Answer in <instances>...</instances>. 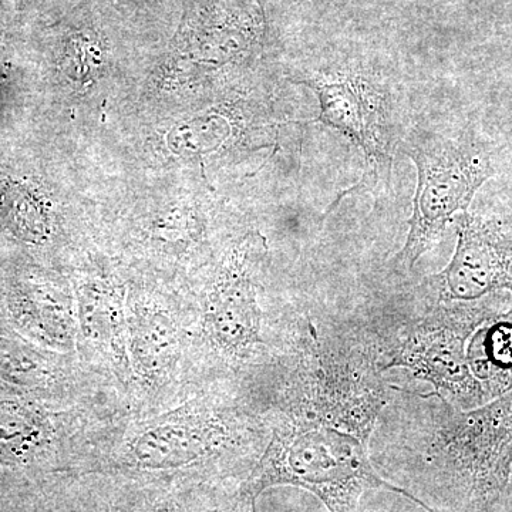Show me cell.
Listing matches in <instances>:
<instances>
[{
  "label": "cell",
  "instance_id": "1",
  "mask_svg": "<svg viewBox=\"0 0 512 512\" xmlns=\"http://www.w3.org/2000/svg\"><path fill=\"white\" fill-rule=\"evenodd\" d=\"M279 484L311 491L329 512H357L360 495L379 488L436 512L409 491L383 480L362 441L320 424H301L276 434L252 476L248 493L254 498Z\"/></svg>",
  "mask_w": 512,
  "mask_h": 512
},
{
  "label": "cell",
  "instance_id": "2",
  "mask_svg": "<svg viewBox=\"0 0 512 512\" xmlns=\"http://www.w3.org/2000/svg\"><path fill=\"white\" fill-rule=\"evenodd\" d=\"M417 168V190L406 244L397 261L412 269L433 247L458 211L467 212L474 195L494 175L490 148L470 136H429L403 147Z\"/></svg>",
  "mask_w": 512,
  "mask_h": 512
},
{
  "label": "cell",
  "instance_id": "3",
  "mask_svg": "<svg viewBox=\"0 0 512 512\" xmlns=\"http://www.w3.org/2000/svg\"><path fill=\"white\" fill-rule=\"evenodd\" d=\"M451 436L454 474L464 503L488 510L503 495L512 471V390L495 402L461 414Z\"/></svg>",
  "mask_w": 512,
  "mask_h": 512
},
{
  "label": "cell",
  "instance_id": "4",
  "mask_svg": "<svg viewBox=\"0 0 512 512\" xmlns=\"http://www.w3.org/2000/svg\"><path fill=\"white\" fill-rule=\"evenodd\" d=\"M453 259L434 276L441 298L474 301L497 289L512 292V235L503 222L463 212Z\"/></svg>",
  "mask_w": 512,
  "mask_h": 512
},
{
  "label": "cell",
  "instance_id": "5",
  "mask_svg": "<svg viewBox=\"0 0 512 512\" xmlns=\"http://www.w3.org/2000/svg\"><path fill=\"white\" fill-rule=\"evenodd\" d=\"M318 96V121L349 137L366 160V175L390 160L384 147L382 100L359 76H316L302 82Z\"/></svg>",
  "mask_w": 512,
  "mask_h": 512
},
{
  "label": "cell",
  "instance_id": "6",
  "mask_svg": "<svg viewBox=\"0 0 512 512\" xmlns=\"http://www.w3.org/2000/svg\"><path fill=\"white\" fill-rule=\"evenodd\" d=\"M248 249L239 255L211 295L205 313V329L220 348L229 352L247 349L259 339L261 316L254 286L247 272Z\"/></svg>",
  "mask_w": 512,
  "mask_h": 512
},
{
  "label": "cell",
  "instance_id": "7",
  "mask_svg": "<svg viewBox=\"0 0 512 512\" xmlns=\"http://www.w3.org/2000/svg\"><path fill=\"white\" fill-rule=\"evenodd\" d=\"M208 427L194 414L170 417L144 430L131 454L144 466H178L202 456L208 447Z\"/></svg>",
  "mask_w": 512,
  "mask_h": 512
},
{
  "label": "cell",
  "instance_id": "8",
  "mask_svg": "<svg viewBox=\"0 0 512 512\" xmlns=\"http://www.w3.org/2000/svg\"><path fill=\"white\" fill-rule=\"evenodd\" d=\"M128 350L141 375H160L177 355V329L164 313L141 308L128 319Z\"/></svg>",
  "mask_w": 512,
  "mask_h": 512
}]
</instances>
